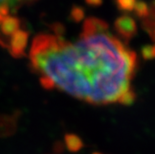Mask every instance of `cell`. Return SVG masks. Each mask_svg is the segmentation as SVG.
Returning <instances> with one entry per match:
<instances>
[{"mask_svg":"<svg viewBox=\"0 0 155 154\" xmlns=\"http://www.w3.org/2000/svg\"><path fill=\"white\" fill-rule=\"evenodd\" d=\"M29 60L47 89L95 105L134 100L136 54L97 18H87L72 39L59 32L35 36Z\"/></svg>","mask_w":155,"mask_h":154,"instance_id":"cell-1","label":"cell"},{"mask_svg":"<svg viewBox=\"0 0 155 154\" xmlns=\"http://www.w3.org/2000/svg\"><path fill=\"white\" fill-rule=\"evenodd\" d=\"M35 0H0V15H10L21 6Z\"/></svg>","mask_w":155,"mask_h":154,"instance_id":"cell-2","label":"cell"},{"mask_svg":"<svg viewBox=\"0 0 155 154\" xmlns=\"http://www.w3.org/2000/svg\"><path fill=\"white\" fill-rule=\"evenodd\" d=\"M116 29L122 35L130 37L133 35V32L135 30L134 21L130 17H126V16L121 17L116 21Z\"/></svg>","mask_w":155,"mask_h":154,"instance_id":"cell-3","label":"cell"},{"mask_svg":"<svg viewBox=\"0 0 155 154\" xmlns=\"http://www.w3.org/2000/svg\"><path fill=\"white\" fill-rule=\"evenodd\" d=\"M142 17H144V25L146 26L148 32L155 41V2L153 3L152 7H147L146 12Z\"/></svg>","mask_w":155,"mask_h":154,"instance_id":"cell-4","label":"cell"}]
</instances>
